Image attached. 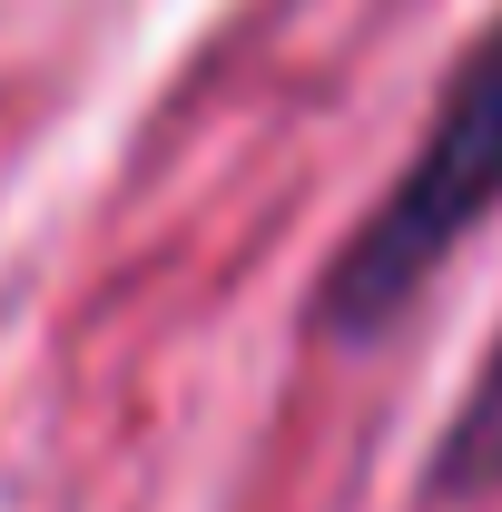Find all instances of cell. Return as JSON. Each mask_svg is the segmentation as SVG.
I'll return each instance as SVG.
<instances>
[{"label":"cell","mask_w":502,"mask_h":512,"mask_svg":"<svg viewBox=\"0 0 502 512\" xmlns=\"http://www.w3.org/2000/svg\"><path fill=\"white\" fill-rule=\"evenodd\" d=\"M483 207H502V20H493V40L453 69L424 148L404 158V178L384 188V207L355 227V247L335 256L315 316L335 325V335H375L443 256H453V237H463Z\"/></svg>","instance_id":"6da1fadb"},{"label":"cell","mask_w":502,"mask_h":512,"mask_svg":"<svg viewBox=\"0 0 502 512\" xmlns=\"http://www.w3.org/2000/svg\"><path fill=\"white\" fill-rule=\"evenodd\" d=\"M493 483H502V345L473 375V394H463V414L434 453V493H493Z\"/></svg>","instance_id":"7a4b0ae2"}]
</instances>
